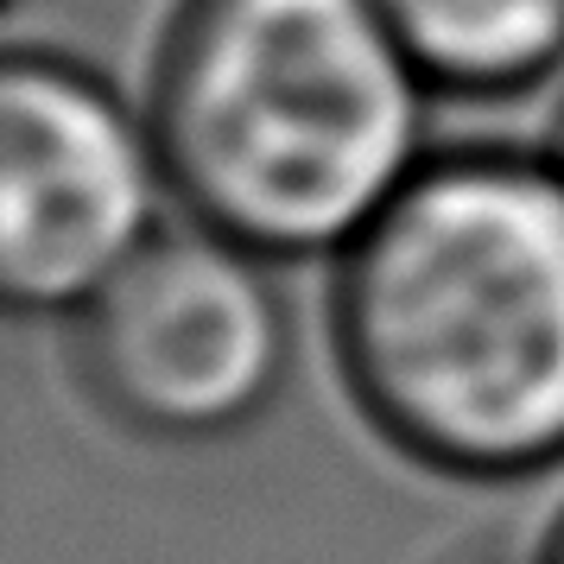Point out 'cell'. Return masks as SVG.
<instances>
[{"mask_svg": "<svg viewBox=\"0 0 564 564\" xmlns=\"http://www.w3.org/2000/svg\"><path fill=\"white\" fill-rule=\"evenodd\" d=\"M336 368L361 419L437 476L564 463V165L451 153L336 254Z\"/></svg>", "mask_w": 564, "mask_h": 564, "instance_id": "6da1fadb", "label": "cell"}, {"mask_svg": "<svg viewBox=\"0 0 564 564\" xmlns=\"http://www.w3.org/2000/svg\"><path fill=\"white\" fill-rule=\"evenodd\" d=\"M432 96L381 0H178L147 121L191 223L311 260L425 172Z\"/></svg>", "mask_w": 564, "mask_h": 564, "instance_id": "7a4b0ae2", "label": "cell"}, {"mask_svg": "<svg viewBox=\"0 0 564 564\" xmlns=\"http://www.w3.org/2000/svg\"><path fill=\"white\" fill-rule=\"evenodd\" d=\"M292 356L280 285L254 248L184 216L70 317L83 393L121 432L204 444L273 406Z\"/></svg>", "mask_w": 564, "mask_h": 564, "instance_id": "3957f363", "label": "cell"}, {"mask_svg": "<svg viewBox=\"0 0 564 564\" xmlns=\"http://www.w3.org/2000/svg\"><path fill=\"white\" fill-rule=\"evenodd\" d=\"M172 178L147 108L52 52L0 70V292L26 317H77L165 235Z\"/></svg>", "mask_w": 564, "mask_h": 564, "instance_id": "277c9868", "label": "cell"}, {"mask_svg": "<svg viewBox=\"0 0 564 564\" xmlns=\"http://www.w3.org/2000/svg\"><path fill=\"white\" fill-rule=\"evenodd\" d=\"M381 13L444 96H520L564 64V0H381Z\"/></svg>", "mask_w": 564, "mask_h": 564, "instance_id": "5b68a950", "label": "cell"}, {"mask_svg": "<svg viewBox=\"0 0 564 564\" xmlns=\"http://www.w3.org/2000/svg\"><path fill=\"white\" fill-rule=\"evenodd\" d=\"M469 564H545V552H539V545L533 552H476Z\"/></svg>", "mask_w": 564, "mask_h": 564, "instance_id": "8992f818", "label": "cell"}, {"mask_svg": "<svg viewBox=\"0 0 564 564\" xmlns=\"http://www.w3.org/2000/svg\"><path fill=\"white\" fill-rule=\"evenodd\" d=\"M539 552H545V564H564V513H558V527L545 533V545H539Z\"/></svg>", "mask_w": 564, "mask_h": 564, "instance_id": "52a82bcc", "label": "cell"}, {"mask_svg": "<svg viewBox=\"0 0 564 564\" xmlns=\"http://www.w3.org/2000/svg\"><path fill=\"white\" fill-rule=\"evenodd\" d=\"M552 159L564 165V115H558V128H552Z\"/></svg>", "mask_w": 564, "mask_h": 564, "instance_id": "ba28073f", "label": "cell"}]
</instances>
